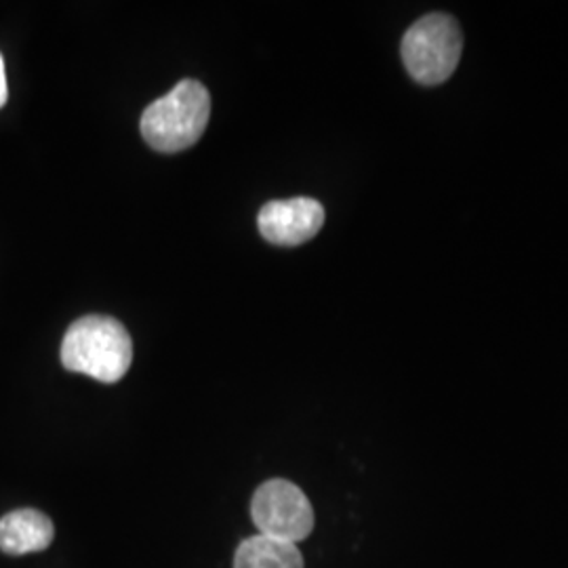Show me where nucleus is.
Here are the masks:
<instances>
[{
  "instance_id": "obj_1",
  "label": "nucleus",
  "mask_w": 568,
  "mask_h": 568,
  "mask_svg": "<svg viewBox=\"0 0 568 568\" xmlns=\"http://www.w3.org/2000/svg\"><path fill=\"white\" fill-rule=\"evenodd\" d=\"M131 361V335L110 316H84L70 325L61 344V363L68 371L89 375L102 384L121 382Z\"/></svg>"
},
{
  "instance_id": "obj_2",
  "label": "nucleus",
  "mask_w": 568,
  "mask_h": 568,
  "mask_svg": "<svg viewBox=\"0 0 568 568\" xmlns=\"http://www.w3.org/2000/svg\"><path fill=\"white\" fill-rule=\"evenodd\" d=\"M209 119V91L203 82L185 79L143 110V140L164 154L182 152L203 138Z\"/></svg>"
},
{
  "instance_id": "obj_3",
  "label": "nucleus",
  "mask_w": 568,
  "mask_h": 568,
  "mask_svg": "<svg viewBox=\"0 0 568 568\" xmlns=\"http://www.w3.org/2000/svg\"><path fill=\"white\" fill-rule=\"evenodd\" d=\"M403 61L408 74L422 84L448 81L462 60L464 34L455 18L429 13L415 21L403 39Z\"/></svg>"
},
{
  "instance_id": "obj_4",
  "label": "nucleus",
  "mask_w": 568,
  "mask_h": 568,
  "mask_svg": "<svg viewBox=\"0 0 568 568\" xmlns=\"http://www.w3.org/2000/svg\"><path fill=\"white\" fill-rule=\"evenodd\" d=\"M253 523L260 535L300 544L314 528V509L304 490L283 480H267L255 490L251 504Z\"/></svg>"
},
{
  "instance_id": "obj_5",
  "label": "nucleus",
  "mask_w": 568,
  "mask_h": 568,
  "mask_svg": "<svg viewBox=\"0 0 568 568\" xmlns=\"http://www.w3.org/2000/svg\"><path fill=\"white\" fill-rule=\"evenodd\" d=\"M325 224V206L297 196L291 201H272L257 215L260 232L267 243L297 246L312 241Z\"/></svg>"
},
{
  "instance_id": "obj_6",
  "label": "nucleus",
  "mask_w": 568,
  "mask_h": 568,
  "mask_svg": "<svg viewBox=\"0 0 568 568\" xmlns=\"http://www.w3.org/2000/svg\"><path fill=\"white\" fill-rule=\"evenodd\" d=\"M55 527L37 509H18L0 518V549L9 556L42 551L53 544Z\"/></svg>"
},
{
  "instance_id": "obj_7",
  "label": "nucleus",
  "mask_w": 568,
  "mask_h": 568,
  "mask_svg": "<svg viewBox=\"0 0 568 568\" xmlns=\"http://www.w3.org/2000/svg\"><path fill=\"white\" fill-rule=\"evenodd\" d=\"M234 568H304V556L295 544L257 532L236 549Z\"/></svg>"
},
{
  "instance_id": "obj_8",
  "label": "nucleus",
  "mask_w": 568,
  "mask_h": 568,
  "mask_svg": "<svg viewBox=\"0 0 568 568\" xmlns=\"http://www.w3.org/2000/svg\"><path fill=\"white\" fill-rule=\"evenodd\" d=\"M9 100V89H7V74H4V61L0 55V108Z\"/></svg>"
}]
</instances>
